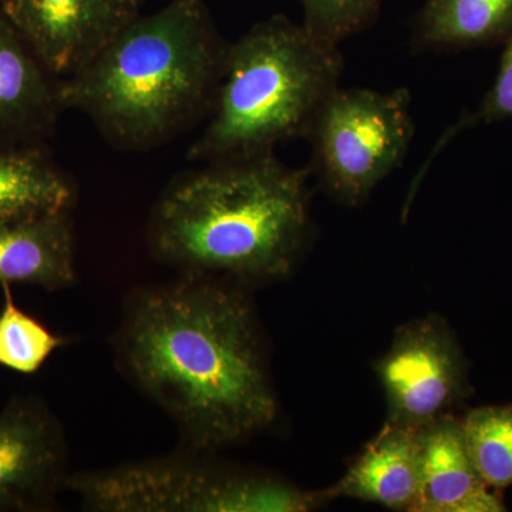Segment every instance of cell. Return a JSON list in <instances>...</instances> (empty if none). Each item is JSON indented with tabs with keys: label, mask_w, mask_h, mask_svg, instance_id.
Segmentation results:
<instances>
[{
	"label": "cell",
	"mask_w": 512,
	"mask_h": 512,
	"mask_svg": "<svg viewBox=\"0 0 512 512\" xmlns=\"http://www.w3.org/2000/svg\"><path fill=\"white\" fill-rule=\"evenodd\" d=\"M242 286L180 274L124 302L121 372L174 421L184 448L211 453L268 429L278 400L258 319Z\"/></svg>",
	"instance_id": "6da1fadb"
},
{
	"label": "cell",
	"mask_w": 512,
	"mask_h": 512,
	"mask_svg": "<svg viewBox=\"0 0 512 512\" xmlns=\"http://www.w3.org/2000/svg\"><path fill=\"white\" fill-rule=\"evenodd\" d=\"M308 177L274 153L178 175L151 211V254L180 274L241 286L285 278L311 235Z\"/></svg>",
	"instance_id": "7a4b0ae2"
},
{
	"label": "cell",
	"mask_w": 512,
	"mask_h": 512,
	"mask_svg": "<svg viewBox=\"0 0 512 512\" xmlns=\"http://www.w3.org/2000/svg\"><path fill=\"white\" fill-rule=\"evenodd\" d=\"M227 49L204 0H171L59 80L60 100L113 146L148 150L210 116Z\"/></svg>",
	"instance_id": "3957f363"
},
{
	"label": "cell",
	"mask_w": 512,
	"mask_h": 512,
	"mask_svg": "<svg viewBox=\"0 0 512 512\" xmlns=\"http://www.w3.org/2000/svg\"><path fill=\"white\" fill-rule=\"evenodd\" d=\"M342 73L339 47L302 25L284 15L256 23L228 43L207 126L188 148V160L261 156L285 141L308 138Z\"/></svg>",
	"instance_id": "277c9868"
},
{
	"label": "cell",
	"mask_w": 512,
	"mask_h": 512,
	"mask_svg": "<svg viewBox=\"0 0 512 512\" xmlns=\"http://www.w3.org/2000/svg\"><path fill=\"white\" fill-rule=\"evenodd\" d=\"M87 511L100 512H306L328 504L322 491L212 460L184 448L67 477Z\"/></svg>",
	"instance_id": "5b68a950"
},
{
	"label": "cell",
	"mask_w": 512,
	"mask_h": 512,
	"mask_svg": "<svg viewBox=\"0 0 512 512\" xmlns=\"http://www.w3.org/2000/svg\"><path fill=\"white\" fill-rule=\"evenodd\" d=\"M409 90L376 92L338 87L313 121L309 173L333 200L365 202L403 163L414 134Z\"/></svg>",
	"instance_id": "8992f818"
},
{
	"label": "cell",
	"mask_w": 512,
	"mask_h": 512,
	"mask_svg": "<svg viewBox=\"0 0 512 512\" xmlns=\"http://www.w3.org/2000/svg\"><path fill=\"white\" fill-rule=\"evenodd\" d=\"M375 372L386 396V421L409 429H423L473 392L467 357L439 315L397 328Z\"/></svg>",
	"instance_id": "52a82bcc"
},
{
	"label": "cell",
	"mask_w": 512,
	"mask_h": 512,
	"mask_svg": "<svg viewBox=\"0 0 512 512\" xmlns=\"http://www.w3.org/2000/svg\"><path fill=\"white\" fill-rule=\"evenodd\" d=\"M140 8L141 0H5L0 13L62 80L92 63Z\"/></svg>",
	"instance_id": "ba28073f"
},
{
	"label": "cell",
	"mask_w": 512,
	"mask_h": 512,
	"mask_svg": "<svg viewBox=\"0 0 512 512\" xmlns=\"http://www.w3.org/2000/svg\"><path fill=\"white\" fill-rule=\"evenodd\" d=\"M66 436L39 396H15L0 412V512L53 510L66 485Z\"/></svg>",
	"instance_id": "9c48e42d"
},
{
	"label": "cell",
	"mask_w": 512,
	"mask_h": 512,
	"mask_svg": "<svg viewBox=\"0 0 512 512\" xmlns=\"http://www.w3.org/2000/svg\"><path fill=\"white\" fill-rule=\"evenodd\" d=\"M59 80L0 13V150L47 146L64 110Z\"/></svg>",
	"instance_id": "30bf717a"
},
{
	"label": "cell",
	"mask_w": 512,
	"mask_h": 512,
	"mask_svg": "<svg viewBox=\"0 0 512 512\" xmlns=\"http://www.w3.org/2000/svg\"><path fill=\"white\" fill-rule=\"evenodd\" d=\"M421 483L416 512H500L505 505L478 474L461 420L451 414L420 429Z\"/></svg>",
	"instance_id": "8fae6325"
},
{
	"label": "cell",
	"mask_w": 512,
	"mask_h": 512,
	"mask_svg": "<svg viewBox=\"0 0 512 512\" xmlns=\"http://www.w3.org/2000/svg\"><path fill=\"white\" fill-rule=\"evenodd\" d=\"M420 483V430L386 421L345 476L323 494L329 501L353 498L389 510L416 512Z\"/></svg>",
	"instance_id": "7c38bea8"
},
{
	"label": "cell",
	"mask_w": 512,
	"mask_h": 512,
	"mask_svg": "<svg viewBox=\"0 0 512 512\" xmlns=\"http://www.w3.org/2000/svg\"><path fill=\"white\" fill-rule=\"evenodd\" d=\"M74 255L70 212L0 221V285L69 288L77 279Z\"/></svg>",
	"instance_id": "4fadbf2b"
},
{
	"label": "cell",
	"mask_w": 512,
	"mask_h": 512,
	"mask_svg": "<svg viewBox=\"0 0 512 512\" xmlns=\"http://www.w3.org/2000/svg\"><path fill=\"white\" fill-rule=\"evenodd\" d=\"M512 33V0H423L413 47L457 52L504 43Z\"/></svg>",
	"instance_id": "5bb4252c"
},
{
	"label": "cell",
	"mask_w": 512,
	"mask_h": 512,
	"mask_svg": "<svg viewBox=\"0 0 512 512\" xmlns=\"http://www.w3.org/2000/svg\"><path fill=\"white\" fill-rule=\"evenodd\" d=\"M76 184L47 146L0 150V221L70 212Z\"/></svg>",
	"instance_id": "9a60e30c"
},
{
	"label": "cell",
	"mask_w": 512,
	"mask_h": 512,
	"mask_svg": "<svg viewBox=\"0 0 512 512\" xmlns=\"http://www.w3.org/2000/svg\"><path fill=\"white\" fill-rule=\"evenodd\" d=\"M461 427L484 483L495 490L512 487V404L471 410Z\"/></svg>",
	"instance_id": "2e32d148"
},
{
	"label": "cell",
	"mask_w": 512,
	"mask_h": 512,
	"mask_svg": "<svg viewBox=\"0 0 512 512\" xmlns=\"http://www.w3.org/2000/svg\"><path fill=\"white\" fill-rule=\"evenodd\" d=\"M0 311V366L22 375H33L70 339L50 332L43 323L16 306L9 284H2Z\"/></svg>",
	"instance_id": "e0dca14e"
},
{
	"label": "cell",
	"mask_w": 512,
	"mask_h": 512,
	"mask_svg": "<svg viewBox=\"0 0 512 512\" xmlns=\"http://www.w3.org/2000/svg\"><path fill=\"white\" fill-rule=\"evenodd\" d=\"M302 26L316 39L338 46L372 25L383 0H301Z\"/></svg>",
	"instance_id": "ac0fdd59"
},
{
	"label": "cell",
	"mask_w": 512,
	"mask_h": 512,
	"mask_svg": "<svg viewBox=\"0 0 512 512\" xmlns=\"http://www.w3.org/2000/svg\"><path fill=\"white\" fill-rule=\"evenodd\" d=\"M503 45L500 69H498L493 87L485 94L477 110L463 114L453 126L447 128L446 133L440 137L439 143L434 147L429 163L431 158L436 157L440 150H443L453 138H456L463 131L484 126V124L512 119V33ZM429 163L426 165H429Z\"/></svg>",
	"instance_id": "d6986e66"
},
{
	"label": "cell",
	"mask_w": 512,
	"mask_h": 512,
	"mask_svg": "<svg viewBox=\"0 0 512 512\" xmlns=\"http://www.w3.org/2000/svg\"><path fill=\"white\" fill-rule=\"evenodd\" d=\"M3 2H5V0H0V6L3 5Z\"/></svg>",
	"instance_id": "ffe728a7"
}]
</instances>
